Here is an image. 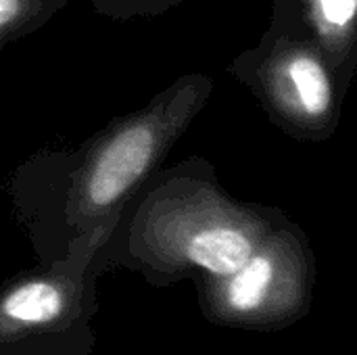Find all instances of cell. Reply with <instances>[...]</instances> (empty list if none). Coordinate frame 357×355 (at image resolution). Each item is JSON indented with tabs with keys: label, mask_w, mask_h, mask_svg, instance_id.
Listing matches in <instances>:
<instances>
[{
	"label": "cell",
	"mask_w": 357,
	"mask_h": 355,
	"mask_svg": "<svg viewBox=\"0 0 357 355\" xmlns=\"http://www.w3.org/2000/svg\"><path fill=\"white\" fill-rule=\"evenodd\" d=\"M188 0H90L96 15L113 21L157 19Z\"/></svg>",
	"instance_id": "obj_7"
},
{
	"label": "cell",
	"mask_w": 357,
	"mask_h": 355,
	"mask_svg": "<svg viewBox=\"0 0 357 355\" xmlns=\"http://www.w3.org/2000/svg\"><path fill=\"white\" fill-rule=\"evenodd\" d=\"M128 207L136 251L215 278L236 272L280 222L276 209L236 201L201 155L161 167Z\"/></svg>",
	"instance_id": "obj_2"
},
{
	"label": "cell",
	"mask_w": 357,
	"mask_h": 355,
	"mask_svg": "<svg viewBox=\"0 0 357 355\" xmlns=\"http://www.w3.org/2000/svg\"><path fill=\"white\" fill-rule=\"evenodd\" d=\"M228 73L287 136L301 142L335 136L347 88L307 33L270 21L259 42L228 65Z\"/></svg>",
	"instance_id": "obj_3"
},
{
	"label": "cell",
	"mask_w": 357,
	"mask_h": 355,
	"mask_svg": "<svg viewBox=\"0 0 357 355\" xmlns=\"http://www.w3.org/2000/svg\"><path fill=\"white\" fill-rule=\"evenodd\" d=\"M213 92V77L184 73L140 109L115 117L73 151H44L19 167L15 195H48L77 230L119 218L186 134Z\"/></svg>",
	"instance_id": "obj_1"
},
{
	"label": "cell",
	"mask_w": 357,
	"mask_h": 355,
	"mask_svg": "<svg viewBox=\"0 0 357 355\" xmlns=\"http://www.w3.org/2000/svg\"><path fill=\"white\" fill-rule=\"evenodd\" d=\"M63 305V289L52 280L38 278L13 289L2 301V314L23 324H44L59 318Z\"/></svg>",
	"instance_id": "obj_5"
},
{
	"label": "cell",
	"mask_w": 357,
	"mask_h": 355,
	"mask_svg": "<svg viewBox=\"0 0 357 355\" xmlns=\"http://www.w3.org/2000/svg\"><path fill=\"white\" fill-rule=\"evenodd\" d=\"M270 21L307 33L343 86L351 84L357 61V0H274Z\"/></svg>",
	"instance_id": "obj_4"
},
{
	"label": "cell",
	"mask_w": 357,
	"mask_h": 355,
	"mask_svg": "<svg viewBox=\"0 0 357 355\" xmlns=\"http://www.w3.org/2000/svg\"><path fill=\"white\" fill-rule=\"evenodd\" d=\"M67 4L69 0H0V52L42 29Z\"/></svg>",
	"instance_id": "obj_6"
}]
</instances>
